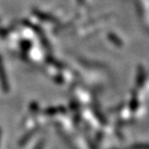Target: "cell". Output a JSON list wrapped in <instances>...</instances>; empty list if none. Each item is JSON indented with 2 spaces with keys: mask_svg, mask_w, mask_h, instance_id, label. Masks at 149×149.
I'll use <instances>...</instances> for the list:
<instances>
[{
  "mask_svg": "<svg viewBox=\"0 0 149 149\" xmlns=\"http://www.w3.org/2000/svg\"><path fill=\"white\" fill-rule=\"evenodd\" d=\"M21 47L23 48L24 51H28L31 47V42H28V40H23V42H21Z\"/></svg>",
  "mask_w": 149,
  "mask_h": 149,
  "instance_id": "obj_3",
  "label": "cell"
},
{
  "mask_svg": "<svg viewBox=\"0 0 149 149\" xmlns=\"http://www.w3.org/2000/svg\"><path fill=\"white\" fill-rule=\"evenodd\" d=\"M0 86H1V88L4 93H9V91H10V85H9L7 73H6L1 56H0Z\"/></svg>",
  "mask_w": 149,
  "mask_h": 149,
  "instance_id": "obj_1",
  "label": "cell"
},
{
  "mask_svg": "<svg viewBox=\"0 0 149 149\" xmlns=\"http://www.w3.org/2000/svg\"><path fill=\"white\" fill-rule=\"evenodd\" d=\"M34 14H35L36 17H38L40 18V19H42V20H46V21H49V22H55V21H57L56 18L54 17H52V15L43 14V13L38 11V10H34Z\"/></svg>",
  "mask_w": 149,
  "mask_h": 149,
  "instance_id": "obj_2",
  "label": "cell"
}]
</instances>
